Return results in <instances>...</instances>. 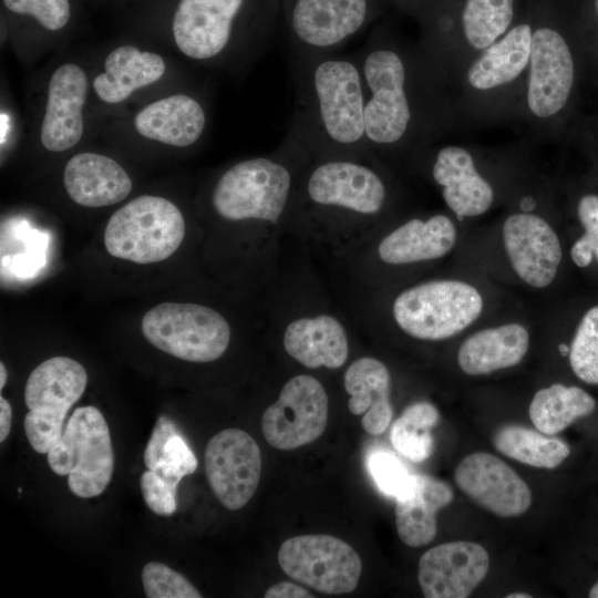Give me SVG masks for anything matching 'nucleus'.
<instances>
[{"label": "nucleus", "instance_id": "nucleus-1", "mask_svg": "<svg viewBox=\"0 0 598 598\" xmlns=\"http://www.w3.org/2000/svg\"><path fill=\"white\" fill-rule=\"evenodd\" d=\"M357 55L371 153L417 150L434 140L445 122L447 102L445 80L425 51L378 35Z\"/></svg>", "mask_w": 598, "mask_h": 598}, {"label": "nucleus", "instance_id": "nucleus-37", "mask_svg": "<svg viewBox=\"0 0 598 598\" xmlns=\"http://www.w3.org/2000/svg\"><path fill=\"white\" fill-rule=\"evenodd\" d=\"M577 213L585 234L574 244L570 255L578 267H587L594 256L598 261V196L581 197Z\"/></svg>", "mask_w": 598, "mask_h": 598}, {"label": "nucleus", "instance_id": "nucleus-8", "mask_svg": "<svg viewBox=\"0 0 598 598\" xmlns=\"http://www.w3.org/2000/svg\"><path fill=\"white\" fill-rule=\"evenodd\" d=\"M50 468L68 475L70 491L78 497L101 495L114 471L111 433L102 412L93 406L78 408L61 439L48 453Z\"/></svg>", "mask_w": 598, "mask_h": 598}, {"label": "nucleus", "instance_id": "nucleus-39", "mask_svg": "<svg viewBox=\"0 0 598 598\" xmlns=\"http://www.w3.org/2000/svg\"><path fill=\"white\" fill-rule=\"evenodd\" d=\"M6 7L20 14H30L48 30L62 29L70 19L68 0H3Z\"/></svg>", "mask_w": 598, "mask_h": 598}, {"label": "nucleus", "instance_id": "nucleus-26", "mask_svg": "<svg viewBox=\"0 0 598 598\" xmlns=\"http://www.w3.org/2000/svg\"><path fill=\"white\" fill-rule=\"evenodd\" d=\"M343 384L350 396L349 411L362 415L363 430L370 435L384 433L393 417L391 377L386 365L372 357L359 358L346 370Z\"/></svg>", "mask_w": 598, "mask_h": 598}, {"label": "nucleus", "instance_id": "nucleus-34", "mask_svg": "<svg viewBox=\"0 0 598 598\" xmlns=\"http://www.w3.org/2000/svg\"><path fill=\"white\" fill-rule=\"evenodd\" d=\"M569 361L580 380L598 384V306L581 319L571 342Z\"/></svg>", "mask_w": 598, "mask_h": 598}, {"label": "nucleus", "instance_id": "nucleus-21", "mask_svg": "<svg viewBox=\"0 0 598 598\" xmlns=\"http://www.w3.org/2000/svg\"><path fill=\"white\" fill-rule=\"evenodd\" d=\"M87 80L82 69L68 63L51 76L45 114L41 125V143L51 152H63L74 146L83 134L82 107Z\"/></svg>", "mask_w": 598, "mask_h": 598}, {"label": "nucleus", "instance_id": "nucleus-10", "mask_svg": "<svg viewBox=\"0 0 598 598\" xmlns=\"http://www.w3.org/2000/svg\"><path fill=\"white\" fill-rule=\"evenodd\" d=\"M476 288L457 280H435L402 291L393 302V318L409 336L443 340L464 330L481 315Z\"/></svg>", "mask_w": 598, "mask_h": 598}, {"label": "nucleus", "instance_id": "nucleus-9", "mask_svg": "<svg viewBox=\"0 0 598 598\" xmlns=\"http://www.w3.org/2000/svg\"><path fill=\"white\" fill-rule=\"evenodd\" d=\"M141 326L152 346L196 363L219 359L231 336L229 323L218 311L197 303H159L144 315Z\"/></svg>", "mask_w": 598, "mask_h": 598}, {"label": "nucleus", "instance_id": "nucleus-12", "mask_svg": "<svg viewBox=\"0 0 598 598\" xmlns=\"http://www.w3.org/2000/svg\"><path fill=\"white\" fill-rule=\"evenodd\" d=\"M278 563L291 579L329 595L355 590L362 571L354 548L327 534L288 538L279 547Z\"/></svg>", "mask_w": 598, "mask_h": 598}, {"label": "nucleus", "instance_id": "nucleus-20", "mask_svg": "<svg viewBox=\"0 0 598 598\" xmlns=\"http://www.w3.org/2000/svg\"><path fill=\"white\" fill-rule=\"evenodd\" d=\"M503 239L514 270L526 283L544 288L553 281L561 247L545 219L532 213L513 214L504 223Z\"/></svg>", "mask_w": 598, "mask_h": 598}, {"label": "nucleus", "instance_id": "nucleus-31", "mask_svg": "<svg viewBox=\"0 0 598 598\" xmlns=\"http://www.w3.org/2000/svg\"><path fill=\"white\" fill-rule=\"evenodd\" d=\"M595 408L594 398L582 389L555 383L535 393L529 417L539 432L554 435L575 420L590 414Z\"/></svg>", "mask_w": 598, "mask_h": 598}, {"label": "nucleus", "instance_id": "nucleus-46", "mask_svg": "<svg viewBox=\"0 0 598 598\" xmlns=\"http://www.w3.org/2000/svg\"><path fill=\"white\" fill-rule=\"evenodd\" d=\"M532 595L524 592H513L506 596V598H530Z\"/></svg>", "mask_w": 598, "mask_h": 598}, {"label": "nucleus", "instance_id": "nucleus-24", "mask_svg": "<svg viewBox=\"0 0 598 598\" xmlns=\"http://www.w3.org/2000/svg\"><path fill=\"white\" fill-rule=\"evenodd\" d=\"M453 501L448 484L426 474L412 475L409 488L395 498V526L409 547L430 544L437 529L436 515Z\"/></svg>", "mask_w": 598, "mask_h": 598}, {"label": "nucleus", "instance_id": "nucleus-15", "mask_svg": "<svg viewBox=\"0 0 598 598\" xmlns=\"http://www.w3.org/2000/svg\"><path fill=\"white\" fill-rule=\"evenodd\" d=\"M204 462L207 482L223 506L237 511L248 504L260 481L261 453L247 432L230 427L216 433Z\"/></svg>", "mask_w": 598, "mask_h": 598}, {"label": "nucleus", "instance_id": "nucleus-2", "mask_svg": "<svg viewBox=\"0 0 598 598\" xmlns=\"http://www.w3.org/2000/svg\"><path fill=\"white\" fill-rule=\"evenodd\" d=\"M293 113L287 130L311 156L368 158L365 86L358 55L291 54Z\"/></svg>", "mask_w": 598, "mask_h": 598}, {"label": "nucleus", "instance_id": "nucleus-50", "mask_svg": "<svg viewBox=\"0 0 598 598\" xmlns=\"http://www.w3.org/2000/svg\"><path fill=\"white\" fill-rule=\"evenodd\" d=\"M594 12L598 18V0H592Z\"/></svg>", "mask_w": 598, "mask_h": 598}, {"label": "nucleus", "instance_id": "nucleus-45", "mask_svg": "<svg viewBox=\"0 0 598 598\" xmlns=\"http://www.w3.org/2000/svg\"><path fill=\"white\" fill-rule=\"evenodd\" d=\"M7 382V369L3 362H0V389L2 390Z\"/></svg>", "mask_w": 598, "mask_h": 598}, {"label": "nucleus", "instance_id": "nucleus-29", "mask_svg": "<svg viewBox=\"0 0 598 598\" xmlns=\"http://www.w3.org/2000/svg\"><path fill=\"white\" fill-rule=\"evenodd\" d=\"M528 346L529 336L522 324L484 329L463 342L457 353L458 365L470 375L488 374L520 362Z\"/></svg>", "mask_w": 598, "mask_h": 598}, {"label": "nucleus", "instance_id": "nucleus-33", "mask_svg": "<svg viewBox=\"0 0 598 598\" xmlns=\"http://www.w3.org/2000/svg\"><path fill=\"white\" fill-rule=\"evenodd\" d=\"M440 419L437 409L421 401L409 405L395 420L390 432L393 447L405 458L422 462L432 454L431 429Z\"/></svg>", "mask_w": 598, "mask_h": 598}, {"label": "nucleus", "instance_id": "nucleus-17", "mask_svg": "<svg viewBox=\"0 0 598 598\" xmlns=\"http://www.w3.org/2000/svg\"><path fill=\"white\" fill-rule=\"evenodd\" d=\"M454 480L467 497L497 516H519L530 507L532 492L525 481L489 453L475 452L464 457Z\"/></svg>", "mask_w": 598, "mask_h": 598}, {"label": "nucleus", "instance_id": "nucleus-40", "mask_svg": "<svg viewBox=\"0 0 598 598\" xmlns=\"http://www.w3.org/2000/svg\"><path fill=\"white\" fill-rule=\"evenodd\" d=\"M141 492L146 506L159 516L175 513L178 483L162 477L155 471L146 470L140 478Z\"/></svg>", "mask_w": 598, "mask_h": 598}, {"label": "nucleus", "instance_id": "nucleus-6", "mask_svg": "<svg viewBox=\"0 0 598 598\" xmlns=\"http://www.w3.org/2000/svg\"><path fill=\"white\" fill-rule=\"evenodd\" d=\"M524 1L440 0L427 10L429 27L422 49L436 69L457 47L471 60L509 30Z\"/></svg>", "mask_w": 598, "mask_h": 598}, {"label": "nucleus", "instance_id": "nucleus-47", "mask_svg": "<svg viewBox=\"0 0 598 598\" xmlns=\"http://www.w3.org/2000/svg\"><path fill=\"white\" fill-rule=\"evenodd\" d=\"M588 596L590 598H598V581L591 587Z\"/></svg>", "mask_w": 598, "mask_h": 598}, {"label": "nucleus", "instance_id": "nucleus-36", "mask_svg": "<svg viewBox=\"0 0 598 598\" xmlns=\"http://www.w3.org/2000/svg\"><path fill=\"white\" fill-rule=\"evenodd\" d=\"M368 468L379 489L394 498L402 495L412 481L405 465L385 451L372 452L368 457Z\"/></svg>", "mask_w": 598, "mask_h": 598}, {"label": "nucleus", "instance_id": "nucleus-18", "mask_svg": "<svg viewBox=\"0 0 598 598\" xmlns=\"http://www.w3.org/2000/svg\"><path fill=\"white\" fill-rule=\"evenodd\" d=\"M488 567L489 557L482 545L444 543L421 556L417 581L426 598H465L484 580Z\"/></svg>", "mask_w": 598, "mask_h": 598}, {"label": "nucleus", "instance_id": "nucleus-19", "mask_svg": "<svg viewBox=\"0 0 598 598\" xmlns=\"http://www.w3.org/2000/svg\"><path fill=\"white\" fill-rule=\"evenodd\" d=\"M245 0H181L173 20L174 40L186 56L209 61L228 50Z\"/></svg>", "mask_w": 598, "mask_h": 598}, {"label": "nucleus", "instance_id": "nucleus-35", "mask_svg": "<svg viewBox=\"0 0 598 598\" xmlns=\"http://www.w3.org/2000/svg\"><path fill=\"white\" fill-rule=\"evenodd\" d=\"M142 582L148 598H200V592L182 574L158 561H150L142 570Z\"/></svg>", "mask_w": 598, "mask_h": 598}, {"label": "nucleus", "instance_id": "nucleus-41", "mask_svg": "<svg viewBox=\"0 0 598 598\" xmlns=\"http://www.w3.org/2000/svg\"><path fill=\"white\" fill-rule=\"evenodd\" d=\"M178 432L168 416L161 415L157 419L144 451V464L147 470L154 471L157 467L167 441Z\"/></svg>", "mask_w": 598, "mask_h": 598}, {"label": "nucleus", "instance_id": "nucleus-22", "mask_svg": "<svg viewBox=\"0 0 598 598\" xmlns=\"http://www.w3.org/2000/svg\"><path fill=\"white\" fill-rule=\"evenodd\" d=\"M431 174L442 188L445 204L458 218L478 216L491 208L493 187L478 173L467 148L460 145L440 147L433 157Z\"/></svg>", "mask_w": 598, "mask_h": 598}, {"label": "nucleus", "instance_id": "nucleus-23", "mask_svg": "<svg viewBox=\"0 0 598 598\" xmlns=\"http://www.w3.org/2000/svg\"><path fill=\"white\" fill-rule=\"evenodd\" d=\"M63 183L71 199L85 207L114 205L132 190L126 171L111 157L95 153L71 157L64 168Z\"/></svg>", "mask_w": 598, "mask_h": 598}, {"label": "nucleus", "instance_id": "nucleus-27", "mask_svg": "<svg viewBox=\"0 0 598 598\" xmlns=\"http://www.w3.org/2000/svg\"><path fill=\"white\" fill-rule=\"evenodd\" d=\"M456 229L445 215H434L426 220L412 218L379 244L381 260L391 265L433 260L445 256L454 246Z\"/></svg>", "mask_w": 598, "mask_h": 598}, {"label": "nucleus", "instance_id": "nucleus-7", "mask_svg": "<svg viewBox=\"0 0 598 598\" xmlns=\"http://www.w3.org/2000/svg\"><path fill=\"white\" fill-rule=\"evenodd\" d=\"M184 236L185 220L179 208L166 198L143 195L110 217L104 245L115 258L145 265L171 257Z\"/></svg>", "mask_w": 598, "mask_h": 598}, {"label": "nucleus", "instance_id": "nucleus-38", "mask_svg": "<svg viewBox=\"0 0 598 598\" xmlns=\"http://www.w3.org/2000/svg\"><path fill=\"white\" fill-rule=\"evenodd\" d=\"M197 468V458L184 436L178 432L166 443L162 458L154 470L162 477L179 483Z\"/></svg>", "mask_w": 598, "mask_h": 598}, {"label": "nucleus", "instance_id": "nucleus-28", "mask_svg": "<svg viewBox=\"0 0 598 598\" xmlns=\"http://www.w3.org/2000/svg\"><path fill=\"white\" fill-rule=\"evenodd\" d=\"M205 125L203 106L185 94H174L153 102L135 117V128L141 135L176 147L195 144Z\"/></svg>", "mask_w": 598, "mask_h": 598}, {"label": "nucleus", "instance_id": "nucleus-4", "mask_svg": "<svg viewBox=\"0 0 598 598\" xmlns=\"http://www.w3.org/2000/svg\"><path fill=\"white\" fill-rule=\"evenodd\" d=\"M364 159L311 158L299 175L292 203L321 215L360 218L379 215L388 203L389 187Z\"/></svg>", "mask_w": 598, "mask_h": 598}, {"label": "nucleus", "instance_id": "nucleus-43", "mask_svg": "<svg viewBox=\"0 0 598 598\" xmlns=\"http://www.w3.org/2000/svg\"><path fill=\"white\" fill-rule=\"evenodd\" d=\"M12 422V409L7 399L0 396V442L10 434Z\"/></svg>", "mask_w": 598, "mask_h": 598}, {"label": "nucleus", "instance_id": "nucleus-11", "mask_svg": "<svg viewBox=\"0 0 598 598\" xmlns=\"http://www.w3.org/2000/svg\"><path fill=\"white\" fill-rule=\"evenodd\" d=\"M84 367L68 357H53L40 363L29 375L24 403L29 409L23 429L31 447L48 454L61 439L64 420L85 391Z\"/></svg>", "mask_w": 598, "mask_h": 598}, {"label": "nucleus", "instance_id": "nucleus-32", "mask_svg": "<svg viewBox=\"0 0 598 598\" xmlns=\"http://www.w3.org/2000/svg\"><path fill=\"white\" fill-rule=\"evenodd\" d=\"M493 443L504 455L538 468H555L570 453L564 441L519 425L501 427Z\"/></svg>", "mask_w": 598, "mask_h": 598}, {"label": "nucleus", "instance_id": "nucleus-30", "mask_svg": "<svg viewBox=\"0 0 598 598\" xmlns=\"http://www.w3.org/2000/svg\"><path fill=\"white\" fill-rule=\"evenodd\" d=\"M104 68L105 72L94 79L93 87L100 99L114 104L159 80L165 72V62L158 54L123 45L107 55Z\"/></svg>", "mask_w": 598, "mask_h": 598}, {"label": "nucleus", "instance_id": "nucleus-42", "mask_svg": "<svg viewBox=\"0 0 598 598\" xmlns=\"http://www.w3.org/2000/svg\"><path fill=\"white\" fill-rule=\"evenodd\" d=\"M265 598H312L307 589L289 581H280L270 586L264 594Z\"/></svg>", "mask_w": 598, "mask_h": 598}, {"label": "nucleus", "instance_id": "nucleus-16", "mask_svg": "<svg viewBox=\"0 0 598 598\" xmlns=\"http://www.w3.org/2000/svg\"><path fill=\"white\" fill-rule=\"evenodd\" d=\"M533 25L532 2L525 0L509 30L467 62L464 83L468 93L478 96L492 95L526 75Z\"/></svg>", "mask_w": 598, "mask_h": 598}, {"label": "nucleus", "instance_id": "nucleus-25", "mask_svg": "<svg viewBox=\"0 0 598 598\" xmlns=\"http://www.w3.org/2000/svg\"><path fill=\"white\" fill-rule=\"evenodd\" d=\"M286 352L309 369H338L349 355V341L342 323L330 315L302 317L285 329Z\"/></svg>", "mask_w": 598, "mask_h": 598}, {"label": "nucleus", "instance_id": "nucleus-14", "mask_svg": "<svg viewBox=\"0 0 598 598\" xmlns=\"http://www.w3.org/2000/svg\"><path fill=\"white\" fill-rule=\"evenodd\" d=\"M370 16V0H293L288 17L291 54L333 53Z\"/></svg>", "mask_w": 598, "mask_h": 598}, {"label": "nucleus", "instance_id": "nucleus-49", "mask_svg": "<svg viewBox=\"0 0 598 598\" xmlns=\"http://www.w3.org/2000/svg\"><path fill=\"white\" fill-rule=\"evenodd\" d=\"M558 349L563 355H566L569 352V348L564 343L559 344Z\"/></svg>", "mask_w": 598, "mask_h": 598}, {"label": "nucleus", "instance_id": "nucleus-44", "mask_svg": "<svg viewBox=\"0 0 598 598\" xmlns=\"http://www.w3.org/2000/svg\"><path fill=\"white\" fill-rule=\"evenodd\" d=\"M520 206L524 210H532L535 206V202L533 198L530 197H525L522 203H520Z\"/></svg>", "mask_w": 598, "mask_h": 598}, {"label": "nucleus", "instance_id": "nucleus-5", "mask_svg": "<svg viewBox=\"0 0 598 598\" xmlns=\"http://www.w3.org/2000/svg\"><path fill=\"white\" fill-rule=\"evenodd\" d=\"M530 2L534 25L524 100L532 120L548 124L568 104L575 83V62L557 21L554 0Z\"/></svg>", "mask_w": 598, "mask_h": 598}, {"label": "nucleus", "instance_id": "nucleus-3", "mask_svg": "<svg viewBox=\"0 0 598 598\" xmlns=\"http://www.w3.org/2000/svg\"><path fill=\"white\" fill-rule=\"evenodd\" d=\"M310 159L286 134L269 156L244 159L220 175L212 192L214 210L229 221L277 225L291 207L299 173Z\"/></svg>", "mask_w": 598, "mask_h": 598}, {"label": "nucleus", "instance_id": "nucleus-48", "mask_svg": "<svg viewBox=\"0 0 598 598\" xmlns=\"http://www.w3.org/2000/svg\"><path fill=\"white\" fill-rule=\"evenodd\" d=\"M406 4H410V6H416L415 3V0H404ZM437 1L440 0H429V8L430 9L431 7H433Z\"/></svg>", "mask_w": 598, "mask_h": 598}, {"label": "nucleus", "instance_id": "nucleus-13", "mask_svg": "<svg viewBox=\"0 0 598 598\" xmlns=\"http://www.w3.org/2000/svg\"><path fill=\"white\" fill-rule=\"evenodd\" d=\"M329 399L321 382L309 374L289 379L275 403L261 416V431L274 448L291 451L307 445L324 432Z\"/></svg>", "mask_w": 598, "mask_h": 598}]
</instances>
